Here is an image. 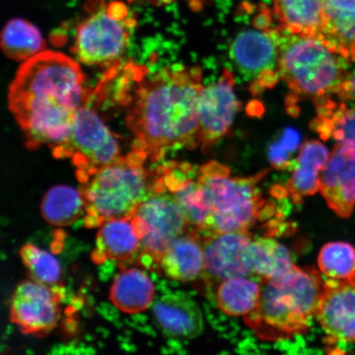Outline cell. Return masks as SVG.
Listing matches in <instances>:
<instances>
[{"label": "cell", "instance_id": "cell-1", "mask_svg": "<svg viewBox=\"0 0 355 355\" xmlns=\"http://www.w3.org/2000/svg\"><path fill=\"white\" fill-rule=\"evenodd\" d=\"M76 61L44 51L24 62L8 90V106L31 150L68 139L78 110L90 97Z\"/></svg>", "mask_w": 355, "mask_h": 355}, {"label": "cell", "instance_id": "cell-2", "mask_svg": "<svg viewBox=\"0 0 355 355\" xmlns=\"http://www.w3.org/2000/svg\"><path fill=\"white\" fill-rule=\"evenodd\" d=\"M202 82L199 66L165 68L141 82L126 116L132 149L159 162L170 152L198 148Z\"/></svg>", "mask_w": 355, "mask_h": 355}, {"label": "cell", "instance_id": "cell-3", "mask_svg": "<svg viewBox=\"0 0 355 355\" xmlns=\"http://www.w3.org/2000/svg\"><path fill=\"white\" fill-rule=\"evenodd\" d=\"M324 285L321 272L313 266H295L281 277L261 279L259 304L244 322L264 340L303 334L316 316Z\"/></svg>", "mask_w": 355, "mask_h": 355}, {"label": "cell", "instance_id": "cell-4", "mask_svg": "<svg viewBox=\"0 0 355 355\" xmlns=\"http://www.w3.org/2000/svg\"><path fill=\"white\" fill-rule=\"evenodd\" d=\"M148 155L133 150L125 157L100 168L85 182L82 193L85 199L89 226L105 221L128 218L155 188L157 180L144 164Z\"/></svg>", "mask_w": 355, "mask_h": 355}, {"label": "cell", "instance_id": "cell-5", "mask_svg": "<svg viewBox=\"0 0 355 355\" xmlns=\"http://www.w3.org/2000/svg\"><path fill=\"white\" fill-rule=\"evenodd\" d=\"M347 60L317 37L291 34L284 29L278 73L293 93L290 99H311L315 103L336 96L349 72Z\"/></svg>", "mask_w": 355, "mask_h": 355}, {"label": "cell", "instance_id": "cell-6", "mask_svg": "<svg viewBox=\"0 0 355 355\" xmlns=\"http://www.w3.org/2000/svg\"><path fill=\"white\" fill-rule=\"evenodd\" d=\"M268 173V168L252 176L235 177L228 166L218 162L204 164L198 180L209 205L210 216L201 232H248L266 207L259 184Z\"/></svg>", "mask_w": 355, "mask_h": 355}, {"label": "cell", "instance_id": "cell-7", "mask_svg": "<svg viewBox=\"0 0 355 355\" xmlns=\"http://www.w3.org/2000/svg\"><path fill=\"white\" fill-rule=\"evenodd\" d=\"M90 15L78 26L73 52L87 65L112 66L125 52L137 21L123 2L92 0Z\"/></svg>", "mask_w": 355, "mask_h": 355}, {"label": "cell", "instance_id": "cell-8", "mask_svg": "<svg viewBox=\"0 0 355 355\" xmlns=\"http://www.w3.org/2000/svg\"><path fill=\"white\" fill-rule=\"evenodd\" d=\"M52 150L57 158L72 159L78 179L84 183L100 168L121 157L118 137L87 104L75 115L68 139Z\"/></svg>", "mask_w": 355, "mask_h": 355}, {"label": "cell", "instance_id": "cell-9", "mask_svg": "<svg viewBox=\"0 0 355 355\" xmlns=\"http://www.w3.org/2000/svg\"><path fill=\"white\" fill-rule=\"evenodd\" d=\"M166 189L159 176L153 193L132 216L141 239L140 250L158 263L171 243L187 232L190 225L174 195Z\"/></svg>", "mask_w": 355, "mask_h": 355}, {"label": "cell", "instance_id": "cell-10", "mask_svg": "<svg viewBox=\"0 0 355 355\" xmlns=\"http://www.w3.org/2000/svg\"><path fill=\"white\" fill-rule=\"evenodd\" d=\"M282 26L248 29L234 38L230 56L244 77L252 80V94L273 87L279 79L278 62Z\"/></svg>", "mask_w": 355, "mask_h": 355}, {"label": "cell", "instance_id": "cell-11", "mask_svg": "<svg viewBox=\"0 0 355 355\" xmlns=\"http://www.w3.org/2000/svg\"><path fill=\"white\" fill-rule=\"evenodd\" d=\"M234 75L225 69L218 81L202 88L198 101L200 149L210 152L232 130L241 104L234 92Z\"/></svg>", "mask_w": 355, "mask_h": 355}, {"label": "cell", "instance_id": "cell-12", "mask_svg": "<svg viewBox=\"0 0 355 355\" xmlns=\"http://www.w3.org/2000/svg\"><path fill=\"white\" fill-rule=\"evenodd\" d=\"M59 295L50 286L35 281L19 284L13 293L10 320L25 334L44 335L60 318Z\"/></svg>", "mask_w": 355, "mask_h": 355}, {"label": "cell", "instance_id": "cell-13", "mask_svg": "<svg viewBox=\"0 0 355 355\" xmlns=\"http://www.w3.org/2000/svg\"><path fill=\"white\" fill-rule=\"evenodd\" d=\"M315 318L331 340L355 343V284L326 279Z\"/></svg>", "mask_w": 355, "mask_h": 355}, {"label": "cell", "instance_id": "cell-14", "mask_svg": "<svg viewBox=\"0 0 355 355\" xmlns=\"http://www.w3.org/2000/svg\"><path fill=\"white\" fill-rule=\"evenodd\" d=\"M252 239L250 232L206 234L202 237L206 276L219 283L230 278L250 277L246 250Z\"/></svg>", "mask_w": 355, "mask_h": 355}, {"label": "cell", "instance_id": "cell-15", "mask_svg": "<svg viewBox=\"0 0 355 355\" xmlns=\"http://www.w3.org/2000/svg\"><path fill=\"white\" fill-rule=\"evenodd\" d=\"M320 182V192L330 209L349 218L355 207V148L336 144Z\"/></svg>", "mask_w": 355, "mask_h": 355}, {"label": "cell", "instance_id": "cell-16", "mask_svg": "<svg viewBox=\"0 0 355 355\" xmlns=\"http://www.w3.org/2000/svg\"><path fill=\"white\" fill-rule=\"evenodd\" d=\"M152 309L155 325L166 336L195 339L203 332L202 310L189 296L165 295L154 302Z\"/></svg>", "mask_w": 355, "mask_h": 355}, {"label": "cell", "instance_id": "cell-17", "mask_svg": "<svg viewBox=\"0 0 355 355\" xmlns=\"http://www.w3.org/2000/svg\"><path fill=\"white\" fill-rule=\"evenodd\" d=\"M168 278L181 282H193L204 272L205 254L198 230L184 233L173 241L159 261Z\"/></svg>", "mask_w": 355, "mask_h": 355}, {"label": "cell", "instance_id": "cell-18", "mask_svg": "<svg viewBox=\"0 0 355 355\" xmlns=\"http://www.w3.org/2000/svg\"><path fill=\"white\" fill-rule=\"evenodd\" d=\"M330 155L327 146L319 141H307L301 146L285 191L293 202L301 203L303 198L320 192L322 172Z\"/></svg>", "mask_w": 355, "mask_h": 355}, {"label": "cell", "instance_id": "cell-19", "mask_svg": "<svg viewBox=\"0 0 355 355\" xmlns=\"http://www.w3.org/2000/svg\"><path fill=\"white\" fill-rule=\"evenodd\" d=\"M321 41L355 63V0H325Z\"/></svg>", "mask_w": 355, "mask_h": 355}, {"label": "cell", "instance_id": "cell-20", "mask_svg": "<svg viewBox=\"0 0 355 355\" xmlns=\"http://www.w3.org/2000/svg\"><path fill=\"white\" fill-rule=\"evenodd\" d=\"M337 98L330 96L315 103L317 115L311 130L322 140L355 148V102Z\"/></svg>", "mask_w": 355, "mask_h": 355}, {"label": "cell", "instance_id": "cell-21", "mask_svg": "<svg viewBox=\"0 0 355 355\" xmlns=\"http://www.w3.org/2000/svg\"><path fill=\"white\" fill-rule=\"evenodd\" d=\"M141 239L132 217L105 221L100 225L93 259L123 261L140 250Z\"/></svg>", "mask_w": 355, "mask_h": 355}, {"label": "cell", "instance_id": "cell-22", "mask_svg": "<svg viewBox=\"0 0 355 355\" xmlns=\"http://www.w3.org/2000/svg\"><path fill=\"white\" fill-rule=\"evenodd\" d=\"M325 0H273L279 25L287 32L320 39Z\"/></svg>", "mask_w": 355, "mask_h": 355}, {"label": "cell", "instance_id": "cell-23", "mask_svg": "<svg viewBox=\"0 0 355 355\" xmlns=\"http://www.w3.org/2000/svg\"><path fill=\"white\" fill-rule=\"evenodd\" d=\"M155 287L152 279L143 270L130 268L114 278L110 298L123 312L137 314L153 304Z\"/></svg>", "mask_w": 355, "mask_h": 355}, {"label": "cell", "instance_id": "cell-24", "mask_svg": "<svg viewBox=\"0 0 355 355\" xmlns=\"http://www.w3.org/2000/svg\"><path fill=\"white\" fill-rule=\"evenodd\" d=\"M251 276L261 279L282 276L295 268L288 248L270 237L254 238L246 250Z\"/></svg>", "mask_w": 355, "mask_h": 355}, {"label": "cell", "instance_id": "cell-25", "mask_svg": "<svg viewBox=\"0 0 355 355\" xmlns=\"http://www.w3.org/2000/svg\"><path fill=\"white\" fill-rule=\"evenodd\" d=\"M261 291V282L248 277L225 279L217 288L216 304L229 316L245 317L259 305Z\"/></svg>", "mask_w": 355, "mask_h": 355}, {"label": "cell", "instance_id": "cell-26", "mask_svg": "<svg viewBox=\"0 0 355 355\" xmlns=\"http://www.w3.org/2000/svg\"><path fill=\"white\" fill-rule=\"evenodd\" d=\"M85 206L82 191L70 186L56 185L44 194L41 212L47 223L65 227L78 219Z\"/></svg>", "mask_w": 355, "mask_h": 355}, {"label": "cell", "instance_id": "cell-27", "mask_svg": "<svg viewBox=\"0 0 355 355\" xmlns=\"http://www.w3.org/2000/svg\"><path fill=\"white\" fill-rule=\"evenodd\" d=\"M1 48L10 59L26 62L43 52L46 42L37 26L28 21L16 19L4 26Z\"/></svg>", "mask_w": 355, "mask_h": 355}, {"label": "cell", "instance_id": "cell-28", "mask_svg": "<svg viewBox=\"0 0 355 355\" xmlns=\"http://www.w3.org/2000/svg\"><path fill=\"white\" fill-rule=\"evenodd\" d=\"M318 264L328 278L354 282L355 247L346 242L328 243L319 252Z\"/></svg>", "mask_w": 355, "mask_h": 355}, {"label": "cell", "instance_id": "cell-29", "mask_svg": "<svg viewBox=\"0 0 355 355\" xmlns=\"http://www.w3.org/2000/svg\"><path fill=\"white\" fill-rule=\"evenodd\" d=\"M20 256L33 281L50 286L60 281L61 266L51 252L28 243L21 248Z\"/></svg>", "mask_w": 355, "mask_h": 355}, {"label": "cell", "instance_id": "cell-30", "mask_svg": "<svg viewBox=\"0 0 355 355\" xmlns=\"http://www.w3.org/2000/svg\"><path fill=\"white\" fill-rule=\"evenodd\" d=\"M300 136L293 130H287L282 139L270 148V162L274 168L279 171L293 170L295 161L291 159L293 153L298 146Z\"/></svg>", "mask_w": 355, "mask_h": 355}, {"label": "cell", "instance_id": "cell-31", "mask_svg": "<svg viewBox=\"0 0 355 355\" xmlns=\"http://www.w3.org/2000/svg\"><path fill=\"white\" fill-rule=\"evenodd\" d=\"M340 99L355 102V69L349 72L336 94Z\"/></svg>", "mask_w": 355, "mask_h": 355}, {"label": "cell", "instance_id": "cell-32", "mask_svg": "<svg viewBox=\"0 0 355 355\" xmlns=\"http://www.w3.org/2000/svg\"><path fill=\"white\" fill-rule=\"evenodd\" d=\"M128 1L132 2V1H135V0H128ZM148 1L150 4H153V6L161 7V6H166V4H168V3H171L174 1H175V0H148Z\"/></svg>", "mask_w": 355, "mask_h": 355}, {"label": "cell", "instance_id": "cell-33", "mask_svg": "<svg viewBox=\"0 0 355 355\" xmlns=\"http://www.w3.org/2000/svg\"><path fill=\"white\" fill-rule=\"evenodd\" d=\"M353 283H354V284H355V277H354V282H353Z\"/></svg>", "mask_w": 355, "mask_h": 355}]
</instances>
